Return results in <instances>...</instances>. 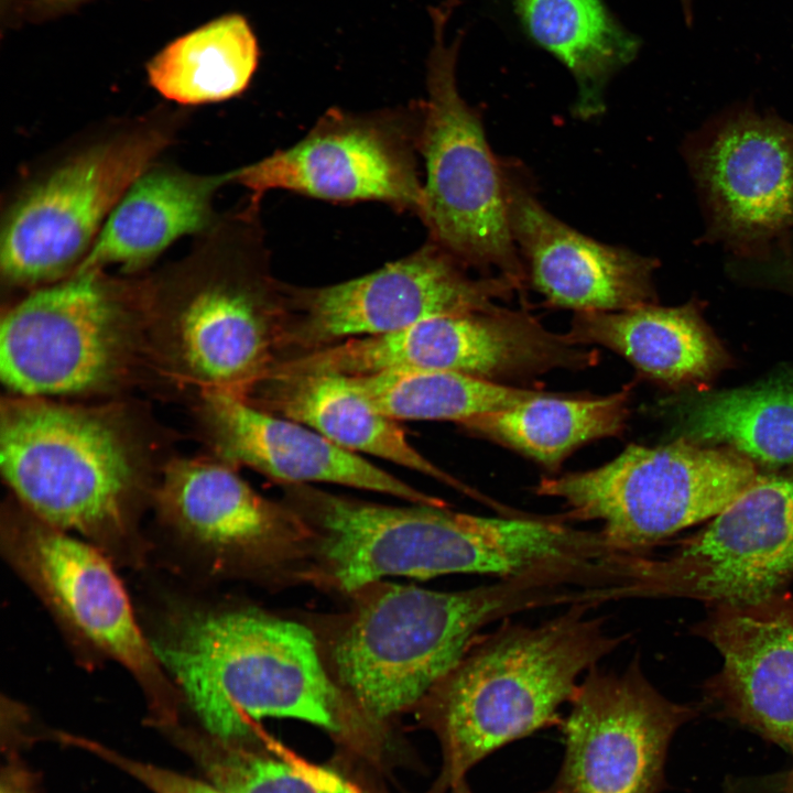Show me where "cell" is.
<instances>
[{
    "label": "cell",
    "mask_w": 793,
    "mask_h": 793,
    "mask_svg": "<svg viewBox=\"0 0 793 793\" xmlns=\"http://www.w3.org/2000/svg\"><path fill=\"white\" fill-rule=\"evenodd\" d=\"M793 756V752H792ZM779 791L782 793H793V763L790 770H787L784 775L780 778V782L778 784Z\"/></svg>",
    "instance_id": "31"
},
{
    "label": "cell",
    "mask_w": 793,
    "mask_h": 793,
    "mask_svg": "<svg viewBox=\"0 0 793 793\" xmlns=\"http://www.w3.org/2000/svg\"><path fill=\"white\" fill-rule=\"evenodd\" d=\"M787 272H789L787 275H789L790 282L793 285V262L790 263Z\"/></svg>",
    "instance_id": "33"
},
{
    "label": "cell",
    "mask_w": 793,
    "mask_h": 793,
    "mask_svg": "<svg viewBox=\"0 0 793 793\" xmlns=\"http://www.w3.org/2000/svg\"><path fill=\"white\" fill-rule=\"evenodd\" d=\"M64 740L65 742L87 749L122 769L149 787L153 793H225L215 784H209L150 763L129 759L123 754L90 740L67 735H65Z\"/></svg>",
    "instance_id": "29"
},
{
    "label": "cell",
    "mask_w": 793,
    "mask_h": 793,
    "mask_svg": "<svg viewBox=\"0 0 793 793\" xmlns=\"http://www.w3.org/2000/svg\"><path fill=\"white\" fill-rule=\"evenodd\" d=\"M90 0H29L26 11L31 18L45 19L69 12Z\"/></svg>",
    "instance_id": "30"
},
{
    "label": "cell",
    "mask_w": 793,
    "mask_h": 793,
    "mask_svg": "<svg viewBox=\"0 0 793 793\" xmlns=\"http://www.w3.org/2000/svg\"><path fill=\"white\" fill-rule=\"evenodd\" d=\"M593 607L575 604L535 626L506 621L469 644L424 700L444 750L439 791L498 748L556 723L582 674L626 640Z\"/></svg>",
    "instance_id": "5"
},
{
    "label": "cell",
    "mask_w": 793,
    "mask_h": 793,
    "mask_svg": "<svg viewBox=\"0 0 793 793\" xmlns=\"http://www.w3.org/2000/svg\"><path fill=\"white\" fill-rule=\"evenodd\" d=\"M257 37L245 17H219L175 39L146 65L150 85L181 106L240 95L258 65Z\"/></svg>",
    "instance_id": "24"
},
{
    "label": "cell",
    "mask_w": 793,
    "mask_h": 793,
    "mask_svg": "<svg viewBox=\"0 0 793 793\" xmlns=\"http://www.w3.org/2000/svg\"><path fill=\"white\" fill-rule=\"evenodd\" d=\"M433 241L363 276L315 289L284 286L278 338L306 351L379 336L442 315L499 306L521 290L507 276L478 275Z\"/></svg>",
    "instance_id": "11"
},
{
    "label": "cell",
    "mask_w": 793,
    "mask_h": 793,
    "mask_svg": "<svg viewBox=\"0 0 793 793\" xmlns=\"http://www.w3.org/2000/svg\"><path fill=\"white\" fill-rule=\"evenodd\" d=\"M330 644V671L360 715L388 719L423 703L487 624L551 605H569L566 576L544 569L458 591L374 583Z\"/></svg>",
    "instance_id": "4"
},
{
    "label": "cell",
    "mask_w": 793,
    "mask_h": 793,
    "mask_svg": "<svg viewBox=\"0 0 793 793\" xmlns=\"http://www.w3.org/2000/svg\"><path fill=\"white\" fill-rule=\"evenodd\" d=\"M501 162L515 247L528 280L550 304L578 313L654 303L655 259L569 227L541 204L518 162Z\"/></svg>",
    "instance_id": "17"
},
{
    "label": "cell",
    "mask_w": 793,
    "mask_h": 793,
    "mask_svg": "<svg viewBox=\"0 0 793 793\" xmlns=\"http://www.w3.org/2000/svg\"><path fill=\"white\" fill-rule=\"evenodd\" d=\"M450 10L452 1L432 10L434 45L419 139L426 181L419 217L430 240L470 270L507 276L522 289L528 276L510 228L502 162L490 149L480 112L457 88L460 35L445 43Z\"/></svg>",
    "instance_id": "8"
},
{
    "label": "cell",
    "mask_w": 793,
    "mask_h": 793,
    "mask_svg": "<svg viewBox=\"0 0 793 793\" xmlns=\"http://www.w3.org/2000/svg\"><path fill=\"white\" fill-rule=\"evenodd\" d=\"M180 261L148 278V354L203 391L243 395L269 366L283 285L248 206L220 216Z\"/></svg>",
    "instance_id": "3"
},
{
    "label": "cell",
    "mask_w": 793,
    "mask_h": 793,
    "mask_svg": "<svg viewBox=\"0 0 793 793\" xmlns=\"http://www.w3.org/2000/svg\"><path fill=\"white\" fill-rule=\"evenodd\" d=\"M151 641L204 729L238 746L265 718H293L335 735L363 721L304 624L248 608L176 611Z\"/></svg>",
    "instance_id": "1"
},
{
    "label": "cell",
    "mask_w": 793,
    "mask_h": 793,
    "mask_svg": "<svg viewBox=\"0 0 793 793\" xmlns=\"http://www.w3.org/2000/svg\"><path fill=\"white\" fill-rule=\"evenodd\" d=\"M149 449L116 408L23 397L1 405L0 466L20 504L122 564L143 554L138 521L155 488Z\"/></svg>",
    "instance_id": "2"
},
{
    "label": "cell",
    "mask_w": 793,
    "mask_h": 793,
    "mask_svg": "<svg viewBox=\"0 0 793 793\" xmlns=\"http://www.w3.org/2000/svg\"><path fill=\"white\" fill-rule=\"evenodd\" d=\"M650 554L651 598L741 607L786 591L793 582V472L759 475L704 528Z\"/></svg>",
    "instance_id": "14"
},
{
    "label": "cell",
    "mask_w": 793,
    "mask_h": 793,
    "mask_svg": "<svg viewBox=\"0 0 793 793\" xmlns=\"http://www.w3.org/2000/svg\"><path fill=\"white\" fill-rule=\"evenodd\" d=\"M152 498L164 523L219 568L258 569L305 555L300 515L260 496L222 460H171Z\"/></svg>",
    "instance_id": "16"
},
{
    "label": "cell",
    "mask_w": 793,
    "mask_h": 793,
    "mask_svg": "<svg viewBox=\"0 0 793 793\" xmlns=\"http://www.w3.org/2000/svg\"><path fill=\"white\" fill-rule=\"evenodd\" d=\"M421 102L404 111L332 109L297 143L231 172L257 209L271 189L332 202L378 200L417 216L423 204L416 153Z\"/></svg>",
    "instance_id": "12"
},
{
    "label": "cell",
    "mask_w": 793,
    "mask_h": 793,
    "mask_svg": "<svg viewBox=\"0 0 793 793\" xmlns=\"http://www.w3.org/2000/svg\"><path fill=\"white\" fill-rule=\"evenodd\" d=\"M640 572H641V557H640ZM640 580H641V574H640ZM642 598H643V594H642Z\"/></svg>",
    "instance_id": "35"
},
{
    "label": "cell",
    "mask_w": 793,
    "mask_h": 793,
    "mask_svg": "<svg viewBox=\"0 0 793 793\" xmlns=\"http://www.w3.org/2000/svg\"><path fill=\"white\" fill-rule=\"evenodd\" d=\"M705 238L762 258L793 237V123L752 107L717 116L685 142Z\"/></svg>",
    "instance_id": "13"
},
{
    "label": "cell",
    "mask_w": 793,
    "mask_h": 793,
    "mask_svg": "<svg viewBox=\"0 0 793 793\" xmlns=\"http://www.w3.org/2000/svg\"><path fill=\"white\" fill-rule=\"evenodd\" d=\"M272 414L304 424L336 445L390 460L437 479L492 508V501L431 463L409 442L404 430L335 372H267L242 395Z\"/></svg>",
    "instance_id": "20"
},
{
    "label": "cell",
    "mask_w": 793,
    "mask_h": 793,
    "mask_svg": "<svg viewBox=\"0 0 793 793\" xmlns=\"http://www.w3.org/2000/svg\"><path fill=\"white\" fill-rule=\"evenodd\" d=\"M200 414L213 448L229 465H245L287 486L330 482L415 504L447 506L315 430L267 412L241 395L203 391Z\"/></svg>",
    "instance_id": "19"
},
{
    "label": "cell",
    "mask_w": 793,
    "mask_h": 793,
    "mask_svg": "<svg viewBox=\"0 0 793 793\" xmlns=\"http://www.w3.org/2000/svg\"><path fill=\"white\" fill-rule=\"evenodd\" d=\"M349 377L378 411L397 421H452L461 425L543 393L450 371L391 370Z\"/></svg>",
    "instance_id": "27"
},
{
    "label": "cell",
    "mask_w": 793,
    "mask_h": 793,
    "mask_svg": "<svg viewBox=\"0 0 793 793\" xmlns=\"http://www.w3.org/2000/svg\"><path fill=\"white\" fill-rule=\"evenodd\" d=\"M566 334L578 345L606 347L670 384L707 379L724 361L720 345L691 304L578 312Z\"/></svg>",
    "instance_id": "22"
},
{
    "label": "cell",
    "mask_w": 793,
    "mask_h": 793,
    "mask_svg": "<svg viewBox=\"0 0 793 793\" xmlns=\"http://www.w3.org/2000/svg\"><path fill=\"white\" fill-rule=\"evenodd\" d=\"M182 119L160 109L108 123L29 174L2 211L3 283L33 290L73 273L124 193L174 142Z\"/></svg>",
    "instance_id": "6"
},
{
    "label": "cell",
    "mask_w": 793,
    "mask_h": 793,
    "mask_svg": "<svg viewBox=\"0 0 793 793\" xmlns=\"http://www.w3.org/2000/svg\"><path fill=\"white\" fill-rule=\"evenodd\" d=\"M220 746L205 747L200 758L214 784L225 793H362L338 772L293 754L269 757Z\"/></svg>",
    "instance_id": "28"
},
{
    "label": "cell",
    "mask_w": 793,
    "mask_h": 793,
    "mask_svg": "<svg viewBox=\"0 0 793 793\" xmlns=\"http://www.w3.org/2000/svg\"><path fill=\"white\" fill-rule=\"evenodd\" d=\"M685 438L721 444L750 460L793 465V385L765 384L696 398L683 413Z\"/></svg>",
    "instance_id": "26"
},
{
    "label": "cell",
    "mask_w": 793,
    "mask_h": 793,
    "mask_svg": "<svg viewBox=\"0 0 793 793\" xmlns=\"http://www.w3.org/2000/svg\"><path fill=\"white\" fill-rule=\"evenodd\" d=\"M227 183L230 171L197 174L156 161L121 197L78 268L145 269L177 239L217 222L214 197Z\"/></svg>",
    "instance_id": "21"
},
{
    "label": "cell",
    "mask_w": 793,
    "mask_h": 793,
    "mask_svg": "<svg viewBox=\"0 0 793 793\" xmlns=\"http://www.w3.org/2000/svg\"><path fill=\"white\" fill-rule=\"evenodd\" d=\"M628 414L626 389L596 398L542 393L512 408L475 416L461 426L556 468L580 445L621 433Z\"/></svg>",
    "instance_id": "25"
},
{
    "label": "cell",
    "mask_w": 793,
    "mask_h": 793,
    "mask_svg": "<svg viewBox=\"0 0 793 793\" xmlns=\"http://www.w3.org/2000/svg\"><path fill=\"white\" fill-rule=\"evenodd\" d=\"M1 3H2V11H4L7 6H11L12 0H1Z\"/></svg>",
    "instance_id": "34"
},
{
    "label": "cell",
    "mask_w": 793,
    "mask_h": 793,
    "mask_svg": "<svg viewBox=\"0 0 793 793\" xmlns=\"http://www.w3.org/2000/svg\"><path fill=\"white\" fill-rule=\"evenodd\" d=\"M758 476L740 453L682 437L630 444L599 467L541 479L535 493L561 500L568 521L599 522L613 548L641 554L718 514Z\"/></svg>",
    "instance_id": "9"
},
{
    "label": "cell",
    "mask_w": 793,
    "mask_h": 793,
    "mask_svg": "<svg viewBox=\"0 0 793 793\" xmlns=\"http://www.w3.org/2000/svg\"><path fill=\"white\" fill-rule=\"evenodd\" d=\"M694 714L663 696L637 658L621 672L594 666L571 700L547 793H655L671 738Z\"/></svg>",
    "instance_id": "15"
},
{
    "label": "cell",
    "mask_w": 793,
    "mask_h": 793,
    "mask_svg": "<svg viewBox=\"0 0 793 793\" xmlns=\"http://www.w3.org/2000/svg\"><path fill=\"white\" fill-rule=\"evenodd\" d=\"M695 633L721 658L705 683L717 713L793 752V595L711 607Z\"/></svg>",
    "instance_id": "18"
},
{
    "label": "cell",
    "mask_w": 793,
    "mask_h": 793,
    "mask_svg": "<svg viewBox=\"0 0 793 793\" xmlns=\"http://www.w3.org/2000/svg\"><path fill=\"white\" fill-rule=\"evenodd\" d=\"M450 793H470L465 779L458 781L450 787Z\"/></svg>",
    "instance_id": "32"
},
{
    "label": "cell",
    "mask_w": 793,
    "mask_h": 793,
    "mask_svg": "<svg viewBox=\"0 0 793 793\" xmlns=\"http://www.w3.org/2000/svg\"><path fill=\"white\" fill-rule=\"evenodd\" d=\"M146 287V278L78 268L31 290L1 319L3 384L39 399L117 388L148 352Z\"/></svg>",
    "instance_id": "7"
},
{
    "label": "cell",
    "mask_w": 793,
    "mask_h": 793,
    "mask_svg": "<svg viewBox=\"0 0 793 793\" xmlns=\"http://www.w3.org/2000/svg\"><path fill=\"white\" fill-rule=\"evenodd\" d=\"M1 543L11 566L69 632L130 672L157 716H174L175 687L142 633L110 558L24 507L3 512Z\"/></svg>",
    "instance_id": "10"
},
{
    "label": "cell",
    "mask_w": 793,
    "mask_h": 793,
    "mask_svg": "<svg viewBox=\"0 0 793 793\" xmlns=\"http://www.w3.org/2000/svg\"><path fill=\"white\" fill-rule=\"evenodd\" d=\"M513 4L530 36L576 80L574 113L582 119L601 113L608 80L638 52L636 37L600 0H513Z\"/></svg>",
    "instance_id": "23"
}]
</instances>
